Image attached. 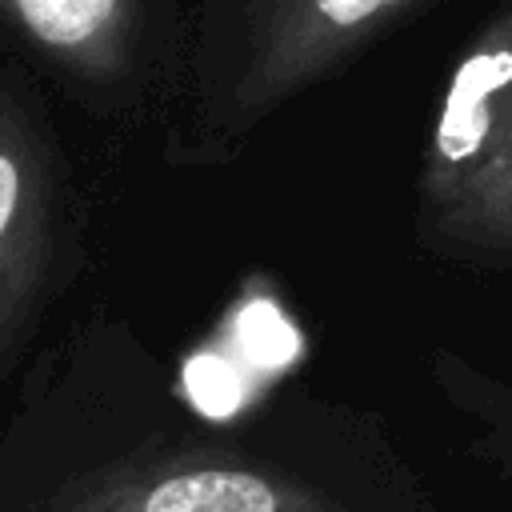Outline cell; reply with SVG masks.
Here are the masks:
<instances>
[{
	"label": "cell",
	"instance_id": "6da1fadb",
	"mask_svg": "<svg viewBox=\"0 0 512 512\" xmlns=\"http://www.w3.org/2000/svg\"><path fill=\"white\" fill-rule=\"evenodd\" d=\"M0 512H448L380 412L284 384L196 412L140 328L92 308L20 376Z\"/></svg>",
	"mask_w": 512,
	"mask_h": 512
},
{
	"label": "cell",
	"instance_id": "7a4b0ae2",
	"mask_svg": "<svg viewBox=\"0 0 512 512\" xmlns=\"http://www.w3.org/2000/svg\"><path fill=\"white\" fill-rule=\"evenodd\" d=\"M416 244L444 264L512 272V0L460 44L416 168Z\"/></svg>",
	"mask_w": 512,
	"mask_h": 512
},
{
	"label": "cell",
	"instance_id": "3957f363",
	"mask_svg": "<svg viewBox=\"0 0 512 512\" xmlns=\"http://www.w3.org/2000/svg\"><path fill=\"white\" fill-rule=\"evenodd\" d=\"M84 268V212L52 124L0 80V400Z\"/></svg>",
	"mask_w": 512,
	"mask_h": 512
},
{
	"label": "cell",
	"instance_id": "277c9868",
	"mask_svg": "<svg viewBox=\"0 0 512 512\" xmlns=\"http://www.w3.org/2000/svg\"><path fill=\"white\" fill-rule=\"evenodd\" d=\"M440 0H248L236 56L172 144L184 164L224 160L276 108L352 64L388 28Z\"/></svg>",
	"mask_w": 512,
	"mask_h": 512
},
{
	"label": "cell",
	"instance_id": "5b68a950",
	"mask_svg": "<svg viewBox=\"0 0 512 512\" xmlns=\"http://www.w3.org/2000/svg\"><path fill=\"white\" fill-rule=\"evenodd\" d=\"M0 12L80 84L112 88L132 68L140 0H0Z\"/></svg>",
	"mask_w": 512,
	"mask_h": 512
},
{
	"label": "cell",
	"instance_id": "8992f818",
	"mask_svg": "<svg viewBox=\"0 0 512 512\" xmlns=\"http://www.w3.org/2000/svg\"><path fill=\"white\" fill-rule=\"evenodd\" d=\"M428 380L456 424L468 428L464 456L512 492V380L444 344L428 348Z\"/></svg>",
	"mask_w": 512,
	"mask_h": 512
}]
</instances>
